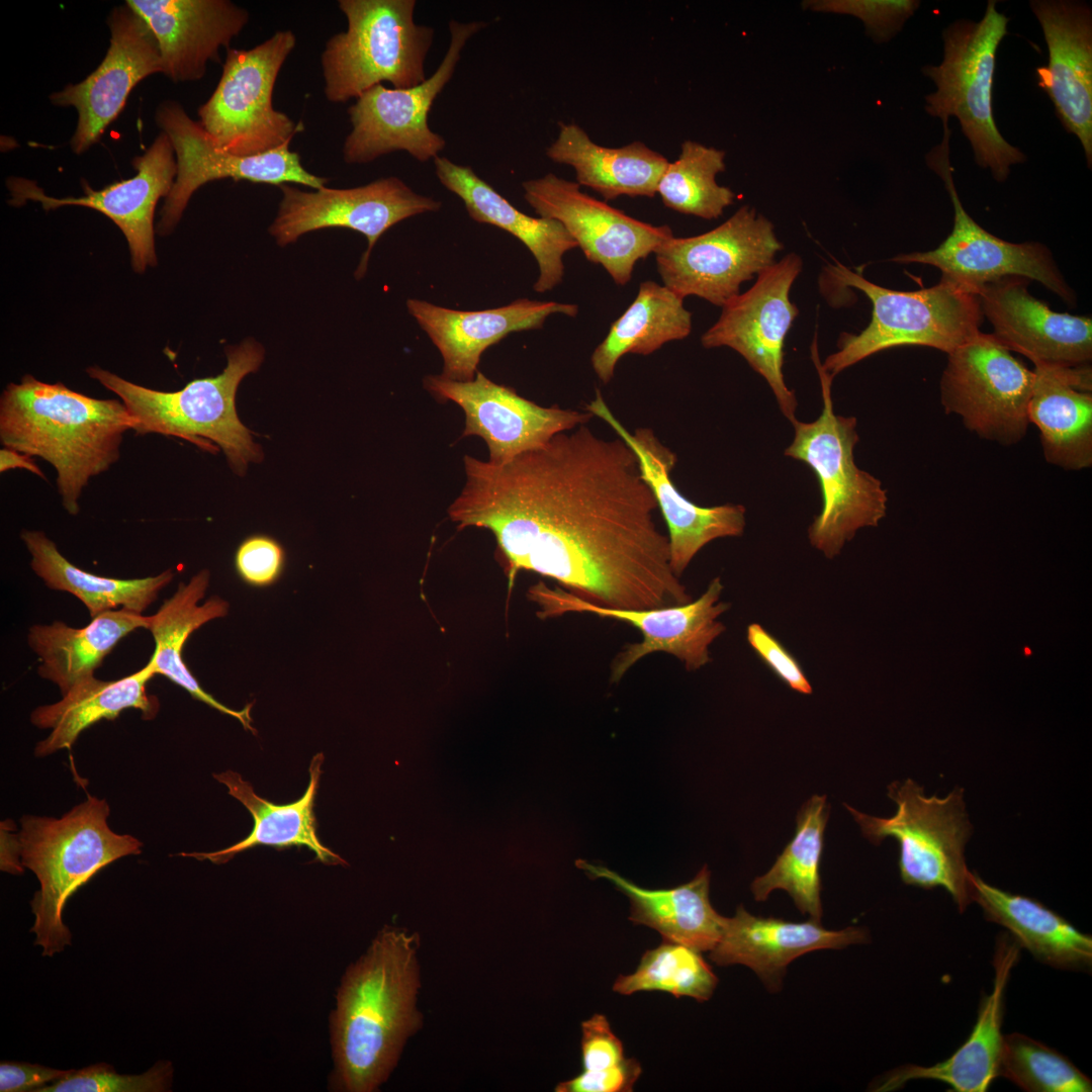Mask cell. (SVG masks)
I'll return each mask as SVG.
<instances>
[{
	"label": "cell",
	"instance_id": "cell-1",
	"mask_svg": "<svg viewBox=\"0 0 1092 1092\" xmlns=\"http://www.w3.org/2000/svg\"><path fill=\"white\" fill-rule=\"evenodd\" d=\"M463 463L449 517L460 529L490 531L511 577L532 571L611 609L692 601L670 567L654 495L621 438L584 424L504 465L468 455Z\"/></svg>",
	"mask_w": 1092,
	"mask_h": 1092
},
{
	"label": "cell",
	"instance_id": "cell-2",
	"mask_svg": "<svg viewBox=\"0 0 1092 1092\" xmlns=\"http://www.w3.org/2000/svg\"><path fill=\"white\" fill-rule=\"evenodd\" d=\"M417 934L385 926L343 977L331 1015L332 1088L371 1092L420 1025Z\"/></svg>",
	"mask_w": 1092,
	"mask_h": 1092
},
{
	"label": "cell",
	"instance_id": "cell-3",
	"mask_svg": "<svg viewBox=\"0 0 1092 1092\" xmlns=\"http://www.w3.org/2000/svg\"><path fill=\"white\" fill-rule=\"evenodd\" d=\"M131 430L121 400L94 398L30 374L0 396L1 444L56 469L62 505L72 516L90 479L119 460L123 435Z\"/></svg>",
	"mask_w": 1092,
	"mask_h": 1092
},
{
	"label": "cell",
	"instance_id": "cell-4",
	"mask_svg": "<svg viewBox=\"0 0 1092 1092\" xmlns=\"http://www.w3.org/2000/svg\"><path fill=\"white\" fill-rule=\"evenodd\" d=\"M228 363L212 377L196 378L177 391H161L128 381L91 366L86 373L122 401L136 436L160 434L184 439L216 453L220 448L238 474L260 462L263 452L243 425L236 410V393L243 378L256 372L264 360L261 344L249 338L225 349Z\"/></svg>",
	"mask_w": 1092,
	"mask_h": 1092
},
{
	"label": "cell",
	"instance_id": "cell-5",
	"mask_svg": "<svg viewBox=\"0 0 1092 1092\" xmlns=\"http://www.w3.org/2000/svg\"><path fill=\"white\" fill-rule=\"evenodd\" d=\"M109 813L104 799L88 796L61 818L25 815L20 820L21 862L40 885L30 902L34 915L30 932L43 957L71 944V932L63 922L71 896L107 864L142 852L138 838L110 829Z\"/></svg>",
	"mask_w": 1092,
	"mask_h": 1092
},
{
	"label": "cell",
	"instance_id": "cell-6",
	"mask_svg": "<svg viewBox=\"0 0 1092 1092\" xmlns=\"http://www.w3.org/2000/svg\"><path fill=\"white\" fill-rule=\"evenodd\" d=\"M811 357L820 379L823 408L813 422L796 419L792 423L794 438L785 455L806 463L817 477L822 508L808 529V538L831 559L857 530L878 526L886 516L888 495L879 478L855 464L857 422L833 410V378L822 368L816 336Z\"/></svg>",
	"mask_w": 1092,
	"mask_h": 1092
},
{
	"label": "cell",
	"instance_id": "cell-7",
	"mask_svg": "<svg viewBox=\"0 0 1092 1092\" xmlns=\"http://www.w3.org/2000/svg\"><path fill=\"white\" fill-rule=\"evenodd\" d=\"M827 272L841 286L862 291L873 306L868 327L857 335L843 334L838 350L821 362L832 378L883 350L923 346L948 354L980 332L984 316L978 294L944 277L928 288L898 291L840 263L829 264Z\"/></svg>",
	"mask_w": 1092,
	"mask_h": 1092
},
{
	"label": "cell",
	"instance_id": "cell-8",
	"mask_svg": "<svg viewBox=\"0 0 1092 1092\" xmlns=\"http://www.w3.org/2000/svg\"><path fill=\"white\" fill-rule=\"evenodd\" d=\"M1008 21L996 9V1H988L979 21L959 19L942 30L941 63L922 69L936 86L925 96V111L942 123L956 117L972 146L977 165L988 169L997 182L1008 178L1012 165L1026 160L1001 135L993 114L995 59L1008 33Z\"/></svg>",
	"mask_w": 1092,
	"mask_h": 1092
},
{
	"label": "cell",
	"instance_id": "cell-9",
	"mask_svg": "<svg viewBox=\"0 0 1092 1092\" xmlns=\"http://www.w3.org/2000/svg\"><path fill=\"white\" fill-rule=\"evenodd\" d=\"M415 0H339L347 30L321 54L324 93L332 103L357 99L385 81L396 89L424 82L434 29L415 22Z\"/></svg>",
	"mask_w": 1092,
	"mask_h": 1092
},
{
	"label": "cell",
	"instance_id": "cell-10",
	"mask_svg": "<svg viewBox=\"0 0 1092 1092\" xmlns=\"http://www.w3.org/2000/svg\"><path fill=\"white\" fill-rule=\"evenodd\" d=\"M888 797L896 805L892 817L871 816L844 804L872 843L886 837L899 843L902 881L923 889L943 888L963 912L972 901L965 846L972 832L962 788L946 797L926 796L911 779L894 782Z\"/></svg>",
	"mask_w": 1092,
	"mask_h": 1092
},
{
	"label": "cell",
	"instance_id": "cell-11",
	"mask_svg": "<svg viewBox=\"0 0 1092 1092\" xmlns=\"http://www.w3.org/2000/svg\"><path fill=\"white\" fill-rule=\"evenodd\" d=\"M295 46L294 32L283 29L250 50L228 49L217 86L197 111L219 149L238 156L264 154L304 129L273 106L278 74Z\"/></svg>",
	"mask_w": 1092,
	"mask_h": 1092
},
{
	"label": "cell",
	"instance_id": "cell-12",
	"mask_svg": "<svg viewBox=\"0 0 1092 1092\" xmlns=\"http://www.w3.org/2000/svg\"><path fill=\"white\" fill-rule=\"evenodd\" d=\"M948 127L941 143L926 156L928 167L943 181L954 216L948 237L935 249L897 255L891 261L936 267L941 277L978 292L979 288L1007 276L1034 280L1057 294L1070 307L1077 296L1067 283L1048 247L1038 242L1010 243L979 225L965 210L957 192L949 161Z\"/></svg>",
	"mask_w": 1092,
	"mask_h": 1092
},
{
	"label": "cell",
	"instance_id": "cell-13",
	"mask_svg": "<svg viewBox=\"0 0 1092 1092\" xmlns=\"http://www.w3.org/2000/svg\"><path fill=\"white\" fill-rule=\"evenodd\" d=\"M1034 372L993 334L981 331L947 354L939 383L940 403L980 438L1002 446L1026 435Z\"/></svg>",
	"mask_w": 1092,
	"mask_h": 1092
},
{
	"label": "cell",
	"instance_id": "cell-14",
	"mask_svg": "<svg viewBox=\"0 0 1092 1092\" xmlns=\"http://www.w3.org/2000/svg\"><path fill=\"white\" fill-rule=\"evenodd\" d=\"M782 248L772 223L744 205L707 233L671 237L654 255L664 286L682 298L695 295L724 306L743 282L775 263Z\"/></svg>",
	"mask_w": 1092,
	"mask_h": 1092
},
{
	"label": "cell",
	"instance_id": "cell-15",
	"mask_svg": "<svg viewBox=\"0 0 1092 1092\" xmlns=\"http://www.w3.org/2000/svg\"><path fill=\"white\" fill-rule=\"evenodd\" d=\"M486 24L450 20L449 48L432 76L403 89L378 84L358 97L348 108L352 129L344 141V161L366 164L396 151H404L420 162L437 158L446 141L430 128L429 112L451 80L466 42Z\"/></svg>",
	"mask_w": 1092,
	"mask_h": 1092
},
{
	"label": "cell",
	"instance_id": "cell-16",
	"mask_svg": "<svg viewBox=\"0 0 1092 1092\" xmlns=\"http://www.w3.org/2000/svg\"><path fill=\"white\" fill-rule=\"evenodd\" d=\"M724 585L720 576L690 603L641 610H620L594 605L567 590L549 588L540 582L529 590L541 617L566 613H587L625 622L642 633V640L624 646L611 662V681H619L640 659L665 652L676 657L688 671H695L711 661L709 647L726 629L719 617L730 609L721 602Z\"/></svg>",
	"mask_w": 1092,
	"mask_h": 1092
},
{
	"label": "cell",
	"instance_id": "cell-17",
	"mask_svg": "<svg viewBox=\"0 0 1092 1092\" xmlns=\"http://www.w3.org/2000/svg\"><path fill=\"white\" fill-rule=\"evenodd\" d=\"M155 119L169 136L177 162L176 179L165 198L157 225L162 236L175 229L193 193L213 180L232 178L277 186L297 183L312 189H320L328 182L303 167L299 154L290 150V142L264 154L238 156L219 149L199 121L190 118L176 101L162 102Z\"/></svg>",
	"mask_w": 1092,
	"mask_h": 1092
},
{
	"label": "cell",
	"instance_id": "cell-18",
	"mask_svg": "<svg viewBox=\"0 0 1092 1092\" xmlns=\"http://www.w3.org/2000/svg\"><path fill=\"white\" fill-rule=\"evenodd\" d=\"M802 266L798 255L789 254L761 271L751 288L722 306L718 321L701 338L705 348L729 347L739 353L766 380L791 423L798 403L784 378V345L799 312L789 294Z\"/></svg>",
	"mask_w": 1092,
	"mask_h": 1092
},
{
	"label": "cell",
	"instance_id": "cell-19",
	"mask_svg": "<svg viewBox=\"0 0 1092 1092\" xmlns=\"http://www.w3.org/2000/svg\"><path fill=\"white\" fill-rule=\"evenodd\" d=\"M278 187L282 199L269 226L277 244L284 247L308 232L326 228H347L361 233L368 246L355 271L358 280L367 270L374 245L389 228L441 207L440 201L416 193L394 176L349 189L324 186L303 191L288 184Z\"/></svg>",
	"mask_w": 1092,
	"mask_h": 1092
},
{
	"label": "cell",
	"instance_id": "cell-20",
	"mask_svg": "<svg viewBox=\"0 0 1092 1092\" xmlns=\"http://www.w3.org/2000/svg\"><path fill=\"white\" fill-rule=\"evenodd\" d=\"M522 187L535 212L560 221L585 258L603 266L619 285L632 279L637 261L673 237L668 225L638 220L582 192L576 181L553 173L525 181Z\"/></svg>",
	"mask_w": 1092,
	"mask_h": 1092
},
{
	"label": "cell",
	"instance_id": "cell-21",
	"mask_svg": "<svg viewBox=\"0 0 1092 1092\" xmlns=\"http://www.w3.org/2000/svg\"><path fill=\"white\" fill-rule=\"evenodd\" d=\"M424 386L437 399L454 401L463 410L462 436L483 439L489 451L487 461L493 465H504L524 452L541 448L555 435L594 418L587 411L541 406L480 371L473 380L464 382L429 375Z\"/></svg>",
	"mask_w": 1092,
	"mask_h": 1092
},
{
	"label": "cell",
	"instance_id": "cell-22",
	"mask_svg": "<svg viewBox=\"0 0 1092 1092\" xmlns=\"http://www.w3.org/2000/svg\"><path fill=\"white\" fill-rule=\"evenodd\" d=\"M585 411L606 422L635 453L642 478L650 487L667 527L669 561L675 576L680 578L693 558L710 542L743 534L746 525L743 506L701 507L681 494L671 478L676 455L651 429L628 431L613 415L599 389Z\"/></svg>",
	"mask_w": 1092,
	"mask_h": 1092
},
{
	"label": "cell",
	"instance_id": "cell-23",
	"mask_svg": "<svg viewBox=\"0 0 1092 1092\" xmlns=\"http://www.w3.org/2000/svg\"><path fill=\"white\" fill-rule=\"evenodd\" d=\"M110 44L105 58L82 82L69 84L50 96L57 106L78 112L70 145L81 154L98 142L123 109L133 87L146 77L162 73L157 39L146 21L126 3L109 13Z\"/></svg>",
	"mask_w": 1092,
	"mask_h": 1092
},
{
	"label": "cell",
	"instance_id": "cell-24",
	"mask_svg": "<svg viewBox=\"0 0 1092 1092\" xmlns=\"http://www.w3.org/2000/svg\"><path fill=\"white\" fill-rule=\"evenodd\" d=\"M138 173L126 180L94 190L85 181L84 195L56 198L44 194L33 181L10 178L8 187L13 204L25 200L40 202L46 210L77 205L98 210L110 218L124 235L136 273L157 264L154 239L155 208L161 197L170 193L177 175L176 156L169 136L159 133L150 148L132 160Z\"/></svg>",
	"mask_w": 1092,
	"mask_h": 1092
},
{
	"label": "cell",
	"instance_id": "cell-25",
	"mask_svg": "<svg viewBox=\"0 0 1092 1092\" xmlns=\"http://www.w3.org/2000/svg\"><path fill=\"white\" fill-rule=\"evenodd\" d=\"M1029 280L1007 276L979 288L981 310L994 337L1033 365H1090L1092 320L1058 312L1028 292Z\"/></svg>",
	"mask_w": 1092,
	"mask_h": 1092
},
{
	"label": "cell",
	"instance_id": "cell-26",
	"mask_svg": "<svg viewBox=\"0 0 1092 1092\" xmlns=\"http://www.w3.org/2000/svg\"><path fill=\"white\" fill-rule=\"evenodd\" d=\"M1049 51L1036 69L1038 86L1052 100L1063 126L1080 141L1092 166V11L1069 0H1032Z\"/></svg>",
	"mask_w": 1092,
	"mask_h": 1092
},
{
	"label": "cell",
	"instance_id": "cell-27",
	"mask_svg": "<svg viewBox=\"0 0 1092 1092\" xmlns=\"http://www.w3.org/2000/svg\"><path fill=\"white\" fill-rule=\"evenodd\" d=\"M406 306L442 356L440 375L461 382L474 379L481 354L510 333L541 329L551 314L573 317L578 311L576 304L527 298L484 310H455L415 298Z\"/></svg>",
	"mask_w": 1092,
	"mask_h": 1092
},
{
	"label": "cell",
	"instance_id": "cell-28",
	"mask_svg": "<svg viewBox=\"0 0 1092 1092\" xmlns=\"http://www.w3.org/2000/svg\"><path fill=\"white\" fill-rule=\"evenodd\" d=\"M154 33L162 73L175 83L201 79L219 49L248 24L250 13L230 0H127Z\"/></svg>",
	"mask_w": 1092,
	"mask_h": 1092
},
{
	"label": "cell",
	"instance_id": "cell-29",
	"mask_svg": "<svg viewBox=\"0 0 1092 1092\" xmlns=\"http://www.w3.org/2000/svg\"><path fill=\"white\" fill-rule=\"evenodd\" d=\"M868 940L869 934L861 927L829 930L820 920L792 922L759 917L740 905L733 917L724 918L721 936L709 957L718 966L750 968L770 992H777L781 990L787 967L800 956L819 949H841Z\"/></svg>",
	"mask_w": 1092,
	"mask_h": 1092
},
{
	"label": "cell",
	"instance_id": "cell-30",
	"mask_svg": "<svg viewBox=\"0 0 1092 1092\" xmlns=\"http://www.w3.org/2000/svg\"><path fill=\"white\" fill-rule=\"evenodd\" d=\"M1019 944L1007 933L997 940L993 960V989L982 999L977 1020L968 1039L946 1060L932 1066L905 1065L888 1073L874 1091H894L911 1080L946 1083L951 1091L985 1092L998 1077L1003 1034L1004 994L1010 973L1018 961Z\"/></svg>",
	"mask_w": 1092,
	"mask_h": 1092
},
{
	"label": "cell",
	"instance_id": "cell-31",
	"mask_svg": "<svg viewBox=\"0 0 1092 1092\" xmlns=\"http://www.w3.org/2000/svg\"><path fill=\"white\" fill-rule=\"evenodd\" d=\"M1028 421L1039 433L1048 463L1065 470L1092 466V370L1090 365H1034Z\"/></svg>",
	"mask_w": 1092,
	"mask_h": 1092
},
{
	"label": "cell",
	"instance_id": "cell-32",
	"mask_svg": "<svg viewBox=\"0 0 1092 1092\" xmlns=\"http://www.w3.org/2000/svg\"><path fill=\"white\" fill-rule=\"evenodd\" d=\"M434 165L441 184L463 201L472 219L510 233L530 250L539 267L536 292L551 290L562 281V257L578 246L560 221L520 211L468 166L440 156Z\"/></svg>",
	"mask_w": 1092,
	"mask_h": 1092
},
{
	"label": "cell",
	"instance_id": "cell-33",
	"mask_svg": "<svg viewBox=\"0 0 1092 1092\" xmlns=\"http://www.w3.org/2000/svg\"><path fill=\"white\" fill-rule=\"evenodd\" d=\"M577 867L592 878L610 881L630 901L629 919L655 929L663 940L680 943L700 952L711 951L724 923L709 899L711 873L705 866L697 876L671 889H645L610 869L578 860Z\"/></svg>",
	"mask_w": 1092,
	"mask_h": 1092
},
{
	"label": "cell",
	"instance_id": "cell-34",
	"mask_svg": "<svg viewBox=\"0 0 1092 1092\" xmlns=\"http://www.w3.org/2000/svg\"><path fill=\"white\" fill-rule=\"evenodd\" d=\"M324 754H315L309 764V783L300 799L290 804L277 805L258 796L249 782L233 770L214 774L213 778L223 784L229 794L241 802L251 813L254 826L250 835L224 849L212 852H182L213 863H224L236 854L255 846L265 845L278 849L290 846H306L315 853L316 860L327 864L347 862L325 846L316 834L314 800L322 775Z\"/></svg>",
	"mask_w": 1092,
	"mask_h": 1092
},
{
	"label": "cell",
	"instance_id": "cell-35",
	"mask_svg": "<svg viewBox=\"0 0 1092 1092\" xmlns=\"http://www.w3.org/2000/svg\"><path fill=\"white\" fill-rule=\"evenodd\" d=\"M210 573L202 569L187 582H181L176 593L159 610L149 616L148 630L155 641V650L147 665L155 674H162L198 700L218 712L239 720L245 730L256 734L250 715L253 704L233 710L205 692L183 660V649L190 635L207 622L225 617L229 603L210 597L199 605L209 585Z\"/></svg>",
	"mask_w": 1092,
	"mask_h": 1092
},
{
	"label": "cell",
	"instance_id": "cell-36",
	"mask_svg": "<svg viewBox=\"0 0 1092 1092\" xmlns=\"http://www.w3.org/2000/svg\"><path fill=\"white\" fill-rule=\"evenodd\" d=\"M972 901L985 917L1005 927L1019 946L1054 968L1091 967L1092 937L1033 898L1004 891L970 873Z\"/></svg>",
	"mask_w": 1092,
	"mask_h": 1092
},
{
	"label": "cell",
	"instance_id": "cell-37",
	"mask_svg": "<svg viewBox=\"0 0 1092 1092\" xmlns=\"http://www.w3.org/2000/svg\"><path fill=\"white\" fill-rule=\"evenodd\" d=\"M547 157L572 167L576 182L600 193L605 200L621 195L653 197L667 159L642 142L620 148L594 143L575 123H559L556 140Z\"/></svg>",
	"mask_w": 1092,
	"mask_h": 1092
},
{
	"label": "cell",
	"instance_id": "cell-38",
	"mask_svg": "<svg viewBox=\"0 0 1092 1092\" xmlns=\"http://www.w3.org/2000/svg\"><path fill=\"white\" fill-rule=\"evenodd\" d=\"M154 675L146 664L115 680L93 676L76 685L59 702L35 708L30 715L31 723L51 732L36 743L34 754L43 757L71 748L82 731L102 719H116L125 709L140 710L144 720L154 719L159 712V701L146 691Z\"/></svg>",
	"mask_w": 1092,
	"mask_h": 1092
},
{
	"label": "cell",
	"instance_id": "cell-39",
	"mask_svg": "<svg viewBox=\"0 0 1092 1092\" xmlns=\"http://www.w3.org/2000/svg\"><path fill=\"white\" fill-rule=\"evenodd\" d=\"M148 626L149 617L118 609L98 615L82 628L61 621L35 624L28 630L27 643L39 659L37 673L56 684L65 696L79 682L93 677L123 637Z\"/></svg>",
	"mask_w": 1092,
	"mask_h": 1092
},
{
	"label": "cell",
	"instance_id": "cell-40",
	"mask_svg": "<svg viewBox=\"0 0 1092 1092\" xmlns=\"http://www.w3.org/2000/svg\"><path fill=\"white\" fill-rule=\"evenodd\" d=\"M20 538L31 556L30 566L46 585L79 599L91 618L120 609L143 614L174 578L167 569L158 575L120 579L98 576L71 563L46 533L22 530Z\"/></svg>",
	"mask_w": 1092,
	"mask_h": 1092
},
{
	"label": "cell",
	"instance_id": "cell-41",
	"mask_svg": "<svg viewBox=\"0 0 1092 1092\" xmlns=\"http://www.w3.org/2000/svg\"><path fill=\"white\" fill-rule=\"evenodd\" d=\"M691 331L692 314L684 298L664 285L643 281L633 302L593 352V369L608 383L626 354L650 355L665 343L687 338Z\"/></svg>",
	"mask_w": 1092,
	"mask_h": 1092
},
{
	"label": "cell",
	"instance_id": "cell-42",
	"mask_svg": "<svg viewBox=\"0 0 1092 1092\" xmlns=\"http://www.w3.org/2000/svg\"><path fill=\"white\" fill-rule=\"evenodd\" d=\"M828 815L826 796L814 795L803 804L795 836L774 866L751 884L756 901H765L777 889L785 890L802 914L821 919L820 862Z\"/></svg>",
	"mask_w": 1092,
	"mask_h": 1092
},
{
	"label": "cell",
	"instance_id": "cell-43",
	"mask_svg": "<svg viewBox=\"0 0 1092 1092\" xmlns=\"http://www.w3.org/2000/svg\"><path fill=\"white\" fill-rule=\"evenodd\" d=\"M725 170V152L685 141L678 158L668 163L657 184L663 204L705 219L718 218L734 201V192L716 181Z\"/></svg>",
	"mask_w": 1092,
	"mask_h": 1092
},
{
	"label": "cell",
	"instance_id": "cell-44",
	"mask_svg": "<svg viewBox=\"0 0 1092 1092\" xmlns=\"http://www.w3.org/2000/svg\"><path fill=\"white\" fill-rule=\"evenodd\" d=\"M718 979L701 952L687 945L663 940L645 951L636 971L619 976L614 991L631 995L642 991H659L675 997L709 1000Z\"/></svg>",
	"mask_w": 1092,
	"mask_h": 1092
},
{
	"label": "cell",
	"instance_id": "cell-45",
	"mask_svg": "<svg viewBox=\"0 0 1092 1092\" xmlns=\"http://www.w3.org/2000/svg\"><path fill=\"white\" fill-rule=\"evenodd\" d=\"M998 1076L1029 1092H1090L1091 1080L1067 1057L1021 1033L1003 1035Z\"/></svg>",
	"mask_w": 1092,
	"mask_h": 1092
},
{
	"label": "cell",
	"instance_id": "cell-46",
	"mask_svg": "<svg viewBox=\"0 0 1092 1092\" xmlns=\"http://www.w3.org/2000/svg\"><path fill=\"white\" fill-rule=\"evenodd\" d=\"M173 1073L168 1061L157 1062L139 1075L119 1074L111 1065L98 1063L71 1070L65 1078L37 1092H165L171 1090Z\"/></svg>",
	"mask_w": 1092,
	"mask_h": 1092
},
{
	"label": "cell",
	"instance_id": "cell-47",
	"mask_svg": "<svg viewBox=\"0 0 1092 1092\" xmlns=\"http://www.w3.org/2000/svg\"><path fill=\"white\" fill-rule=\"evenodd\" d=\"M817 12L848 14L859 18L877 42L892 38L919 7L912 0H820L804 2Z\"/></svg>",
	"mask_w": 1092,
	"mask_h": 1092
},
{
	"label": "cell",
	"instance_id": "cell-48",
	"mask_svg": "<svg viewBox=\"0 0 1092 1092\" xmlns=\"http://www.w3.org/2000/svg\"><path fill=\"white\" fill-rule=\"evenodd\" d=\"M286 562L283 546L273 537L254 534L244 539L235 553V568L248 585L266 587L281 577Z\"/></svg>",
	"mask_w": 1092,
	"mask_h": 1092
},
{
	"label": "cell",
	"instance_id": "cell-49",
	"mask_svg": "<svg viewBox=\"0 0 1092 1092\" xmlns=\"http://www.w3.org/2000/svg\"><path fill=\"white\" fill-rule=\"evenodd\" d=\"M620 1038L603 1014H595L581 1023V1060L583 1072L603 1073L621 1066L625 1060Z\"/></svg>",
	"mask_w": 1092,
	"mask_h": 1092
},
{
	"label": "cell",
	"instance_id": "cell-50",
	"mask_svg": "<svg viewBox=\"0 0 1092 1092\" xmlns=\"http://www.w3.org/2000/svg\"><path fill=\"white\" fill-rule=\"evenodd\" d=\"M746 637L751 648L790 689L800 694H812V686L798 660L762 626L752 623Z\"/></svg>",
	"mask_w": 1092,
	"mask_h": 1092
},
{
	"label": "cell",
	"instance_id": "cell-51",
	"mask_svg": "<svg viewBox=\"0 0 1092 1092\" xmlns=\"http://www.w3.org/2000/svg\"><path fill=\"white\" fill-rule=\"evenodd\" d=\"M641 1074V1066L635 1059L627 1058L618 1068L603 1073L581 1072L576 1077L557 1085L558 1092H626Z\"/></svg>",
	"mask_w": 1092,
	"mask_h": 1092
},
{
	"label": "cell",
	"instance_id": "cell-52",
	"mask_svg": "<svg viewBox=\"0 0 1092 1092\" xmlns=\"http://www.w3.org/2000/svg\"><path fill=\"white\" fill-rule=\"evenodd\" d=\"M71 1070H58L38 1064L1 1062V1092H37L41 1087L65 1078Z\"/></svg>",
	"mask_w": 1092,
	"mask_h": 1092
},
{
	"label": "cell",
	"instance_id": "cell-53",
	"mask_svg": "<svg viewBox=\"0 0 1092 1092\" xmlns=\"http://www.w3.org/2000/svg\"><path fill=\"white\" fill-rule=\"evenodd\" d=\"M7 821L1 822V871L13 875L23 873L18 834L12 833Z\"/></svg>",
	"mask_w": 1092,
	"mask_h": 1092
},
{
	"label": "cell",
	"instance_id": "cell-54",
	"mask_svg": "<svg viewBox=\"0 0 1092 1092\" xmlns=\"http://www.w3.org/2000/svg\"><path fill=\"white\" fill-rule=\"evenodd\" d=\"M10 469H25L36 476L46 479L44 473L33 461V457L4 447L0 450V472L3 473Z\"/></svg>",
	"mask_w": 1092,
	"mask_h": 1092
}]
</instances>
